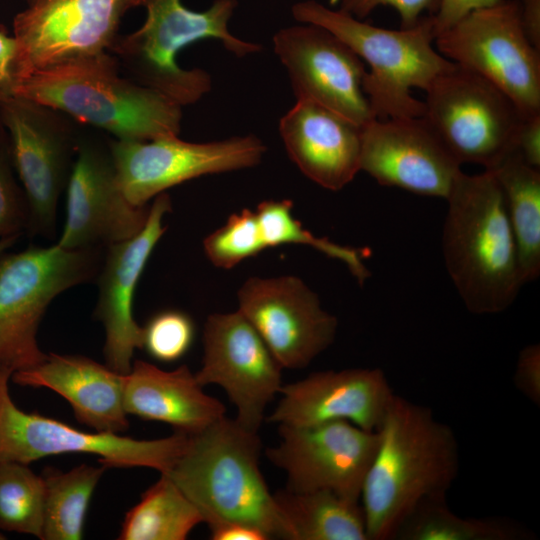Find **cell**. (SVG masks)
I'll list each match as a JSON object with an SVG mask.
<instances>
[{
	"label": "cell",
	"mask_w": 540,
	"mask_h": 540,
	"mask_svg": "<svg viewBox=\"0 0 540 540\" xmlns=\"http://www.w3.org/2000/svg\"><path fill=\"white\" fill-rule=\"evenodd\" d=\"M11 377L19 385L58 393L78 421L96 432L118 434L129 427L123 402L125 375L107 365L84 356L49 353L38 365Z\"/></svg>",
	"instance_id": "obj_23"
},
{
	"label": "cell",
	"mask_w": 540,
	"mask_h": 540,
	"mask_svg": "<svg viewBox=\"0 0 540 540\" xmlns=\"http://www.w3.org/2000/svg\"><path fill=\"white\" fill-rule=\"evenodd\" d=\"M266 146L254 135L206 143L166 135L146 141L117 140L110 153L117 183L135 206L185 181L258 165Z\"/></svg>",
	"instance_id": "obj_11"
},
{
	"label": "cell",
	"mask_w": 540,
	"mask_h": 540,
	"mask_svg": "<svg viewBox=\"0 0 540 540\" xmlns=\"http://www.w3.org/2000/svg\"><path fill=\"white\" fill-rule=\"evenodd\" d=\"M106 468L81 464L67 472L54 468L43 471V540L83 538L87 509Z\"/></svg>",
	"instance_id": "obj_28"
},
{
	"label": "cell",
	"mask_w": 540,
	"mask_h": 540,
	"mask_svg": "<svg viewBox=\"0 0 540 540\" xmlns=\"http://www.w3.org/2000/svg\"><path fill=\"white\" fill-rule=\"evenodd\" d=\"M99 248L32 246L0 255V371L15 373L47 356L37 332L52 300L89 281L99 267Z\"/></svg>",
	"instance_id": "obj_7"
},
{
	"label": "cell",
	"mask_w": 540,
	"mask_h": 540,
	"mask_svg": "<svg viewBox=\"0 0 540 540\" xmlns=\"http://www.w3.org/2000/svg\"><path fill=\"white\" fill-rule=\"evenodd\" d=\"M275 500L295 540H368L360 501L333 491L280 489Z\"/></svg>",
	"instance_id": "obj_25"
},
{
	"label": "cell",
	"mask_w": 540,
	"mask_h": 540,
	"mask_svg": "<svg viewBox=\"0 0 540 540\" xmlns=\"http://www.w3.org/2000/svg\"><path fill=\"white\" fill-rule=\"evenodd\" d=\"M280 394L267 422L312 426L345 420L368 431L379 428L396 395L379 368L315 372L283 384Z\"/></svg>",
	"instance_id": "obj_21"
},
{
	"label": "cell",
	"mask_w": 540,
	"mask_h": 540,
	"mask_svg": "<svg viewBox=\"0 0 540 540\" xmlns=\"http://www.w3.org/2000/svg\"><path fill=\"white\" fill-rule=\"evenodd\" d=\"M13 169L7 135L0 134V239L20 236L28 226L27 201Z\"/></svg>",
	"instance_id": "obj_34"
},
{
	"label": "cell",
	"mask_w": 540,
	"mask_h": 540,
	"mask_svg": "<svg viewBox=\"0 0 540 540\" xmlns=\"http://www.w3.org/2000/svg\"><path fill=\"white\" fill-rule=\"evenodd\" d=\"M279 133L290 159L325 189L341 190L360 171L361 127L326 107L297 100Z\"/></svg>",
	"instance_id": "obj_22"
},
{
	"label": "cell",
	"mask_w": 540,
	"mask_h": 540,
	"mask_svg": "<svg viewBox=\"0 0 540 540\" xmlns=\"http://www.w3.org/2000/svg\"><path fill=\"white\" fill-rule=\"evenodd\" d=\"M14 169L22 185L33 234L55 233L57 205L71 157V139L52 109L15 96L0 106Z\"/></svg>",
	"instance_id": "obj_16"
},
{
	"label": "cell",
	"mask_w": 540,
	"mask_h": 540,
	"mask_svg": "<svg viewBox=\"0 0 540 540\" xmlns=\"http://www.w3.org/2000/svg\"><path fill=\"white\" fill-rule=\"evenodd\" d=\"M291 13L298 22L327 29L368 64L363 90L376 119L421 117L424 103L411 95V89L426 90L455 64L432 47V15L413 27L390 30L315 0L295 3Z\"/></svg>",
	"instance_id": "obj_5"
},
{
	"label": "cell",
	"mask_w": 540,
	"mask_h": 540,
	"mask_svg": "<svg viewBox=\"0 0 540 540\" xmlns=\"http://www.w3.org/2000/svg\"><path fill=\"white\" fill-rule=\"evenodd\" d=\"M207 258L216 267L230 269L267 248L256 215L249 209L234 213L203 241Z\"/></svg>",
	"instance_id": "obj_32"
},
{
	"label": "cell",
	"mask_w": 540,
	"mask_h": 540,
	"mask_svg": "<svg viewBox=\"0 0 540 540\" xmlns=\"http://www.w3.org/2000/svg\"><path fill=\"white\" fill-rule=\"evenodd\" d=\"M376 431L379 445L360 502L368 540H388L418 507L446 500L460 451L453 429L431 408L398 395Z\"/></svg>",
	"instance_id": "obj_1"
},
{
	"label": "cell",
	"mask_w": 540,
	"mask_h": 540,
	"mask_svg": "<svg viewBox=\"0 0 540 540\" xmlns=\"http://www.w3.org/2000/svg\"><path fill=\"white\" fill-rule=\"evenodd\" d=\"M123 402L127 414L169 424L188 435L226 413L225 405L203 391L188 366L165 371L142 360L134 361L125 375Z\"/></svg>",
	"instance_id": "obj_24"
},
{
	"label": "cell",
	"mask_w": 540,
	"mask_h": 540,
	"mask_svg": "<svg viewBox=\"0 0 540 540\" xmlns=\"http://www.w3.org/2000/svg\"><path fill=\"white\" fill-rule=\"evenodd\" d=\"M439 3L440 0H341L340 10L361 19L379 6H390L399 14L401 28H410L423 17L424 11L434 15Z\"/></svg>",
	"instance_id": "obj_35"
},
{
	"label": "cell",
	"mask_w": 540,
	"mask_h": 540,
	"mask_svg": "<svg viewBox=\"0 0 540 540\" xmlns=\"http://www.w3.org/2000/svg\"><path fill=\"white\" fill-rule=\"evenodd\" d=\"M282 369L239 310L208 316L202 366L195 376L201 386L215 384L225 391L241 427L258 433L268 404L280 393Z\"/></svg>",
	"instance_id": "obj_14"
},
{
	"label": "cell",
	"mask_w": 540,
	"mask_h": 540,
	"mask_svg": "<svg viewBox=\"0 0 540 540\" xmlns=\"http://www.w3.org/2000/svg\"><path fill=\"white\" fill-rule=\"evenodd\" d=\"M237 0H214L204 11L186 8L181 0H134L133 7L146 10L144 24L116 39L110 51L120 59L135 82L154 89L179 105L195 103L211 89V77L203 69H183L176 55L186 46L217 39L237 57L261 51L258 43L244 41L229 31Z\"/></svg>",
	"instance_id": "obj_6"
},
{
	"label": "cell",
	"mask_w": 540,
	"mask_h": 540,
	"mask_svg": "<svg viewBox=\"0 0 540 540\" xmlns=\"http://www.w3.org/2000/svg\"><path fill=\"white\" fill-rule=\"evenodd\" d=\"M460 166L422 116L361 127L360 170L383 186L446 199Z\"/></svg>",
	"instance_id": "obj_18"
},
{
	"label": "cell",
	"mask_w": 540,
	"mask_h": 540,
	"mask_svg": "<svg viewBox=\"0 0 540 540\" xmlns=\"http://www.w3.org/2000/svg\"><path fill=\"white\" fill-rule=\"evenodd\" d=\"M150 206H135L117 183L110 150L83 144L68 178L66 219L56 243L75 250L99 248L139 233Z\"/></svg>",
	"instance_id": "obj_19"
},
{
	"label": "cell",
	"mask_w": 540,
	"mask_h": 540,
	"mask_svg": "<svg viewBox=\"0 0 540 540\" xmlns=\"http://www.w3.org/2000/svg\"><path fill=\"white\" fill-rule=\"evenodd\" d=\"M194 338L191 318L176 310L155 315L143 327V346L149 355L162 362L181 358L190 348Z\"/></svg>",
	"instance_id": "obj_33"
},
{
	"label": "cell",
	"mask_w": 540,
	"mask_h": 540,
	"mask_svg": "<svg viewBox=\"0 0 540 540\" xmlns=\"http://www.w3.org/2000/svg\"><path fill=\"white\" fill-rule=\"evenodd\" d=\"M527 533L495 518H468L452 512L446 500L431 501L414 510L397 530L400 540H519Z\"/></svg>",
	"instance_id": "obj_29"
},
{
	"label": "cell",
	"mask_w": 540,
	"mask_h": 540,
	"mask_svg": "<svg viewBox=\"0 0 540 540\" xmlns=\"http://www.w3.org/2000/svg\"><path fill=\"white\" fill-rule=\"evenodd\" d=\"M425 91L422 117L460 164L475 163L489 170L516 149L523 116L485 78L454 64Z\"/></svg>",
	"instance_id": "obj_9"
},
{
	"label": "cell",
	"mask_w": 540,
	"mask_h": 540,
	"mask_svg": "<svg viewBox=\"0 0 540 540\" xmlns=\"http://www.w3.org/2000/svg\"><path fill=\"white\" fill-rule=\"evenodd\" d=\"M516 150L529 165L540 169V114L522 119Z\"/></svg>",
	"instance_id": "obj_39"
},
{
	"label": "cell",
	"mask_w": 540,
	"mask_h": 540,
	"mask_svg": "<svg viewBox=\"0 0 540 540\" xmlns=\"http://www.w3.org/2000/svg\"><path fill=\"white\" fill-rule=\"evenodd\" d=\"M4 539L3 535L0 533V540Z\"/></svg>",
	"instance_id": "obj_44"
},
{
	"label": "cell",
	"mask_w": 540,
	"mask_h": 540,
	"mask_svg": "<svg viewBox=\"0 0 540 540\" xmlns=\"http://www.w3.org/2000/svg\"><path fill=\"white\" fill-rule=\"evenodd\" d=\"M524 29L533 45L540 50V0H519Z\"/></svg>",
	"instance_id": "obj_41"
},
{
	"label": "cell",
	"mask_w": 540,
	"mask_h": 540,
	"mask_svg": "<svg viewBox=\"0 0 540 540\" xmlns=\"http://www.w3.org/2000/svg\"><path fill=\"white\" fill-rule=\"evenodd\" d=\"M447 272L473 314L505 311L525 284L502 188L491 170L461 172L446 198Z\"/></svg>",
	"instance_id": "obj_2"
},
{
	"label": "cell",
	"mask_w": 540,
	"mask_h": 540,
	"mask_svg": "<svg viewBox=\"0 0 540 540\" xmlns=\"http://www.w3.org/2000/svg\"><path fill=\"white\" fill-rule=\"evenodd\" d=\"M303 24L273 37L297 100L317 103L360 127L376 119L363 90V61L327 29Z\"/></svg>",
	"instance_id": "obj_17"
},
{
	"label": "cell",
	"mask_w": 540,
	"mask_h": 540,
	"mask_svg": "<svg viewBox=\"0 0 540 540\" xmlns=\"http://www.w3.org/2000/svg\"><path fill=\"white\" fill-rule=\"evenodd\" d=\"M212 540H268L259 529L237 522H222L209 526Z\"/></svg>",
	"instance_id": "obj_40"
},
{
	"label": "cell",
	"mask_w": 540,
	"mask_h": 540,
	"mask_svg": "<svg viewBox=\"0 0 540 540\" xmlns=\"http://www.w3.org/2000/svg\"><path fill=\"white\" fill-rule=\"evenodd\" d=\"M292 207V202L287 199L267 200L258 205L256 215L267 248L282 244L312 247L344 263L357 281L363 284L370 276L364 264L366 253L362 249L343 246L313 235L293 216Z\"/></svg>",
	"instance_id": "obj_30"
},
{
	"label": "cell",
	"mask_w": 540,
	"mask_h": 540,
	"mask_svg": "<svg viewBox=\"0 0 540 540\" xmlns=\"http://www.w3.org/2000/svg\"><path fill=\"white\" fill-rule=\"evenodd\" d=\"M134 0H37L13 20L19 82L32 73L110 51Z\"/></svg>",
	"instance_id": "obj_12"
},
{
	"label": "cell",
	"mask_w": 540,
	"mask_h": 540,
	"mask_svg": "<svg viewBox=\"0 0 540 540\" xmlns=\"http://www.w3.org/2000/svg\"><path fill=\"white\" fill-rule=\"evenodd\" d=\"M501 0H440L432 15L435 37L447 30L469 12L499 3Z\"/></svg>",
	"instance_id": "obj_38"
},
{
	"label": "cell",
	"mask_w": 540,
	"mask_h": 540,
	"mask_svg": "<svg viewBox=\"0 0 540 540\" xmlns=\"http://www.w3.org/2000/svg\"><path fill=\"white\" fill-rule=\"evenodd\" d=\"M44 484L27 464L0 462V530L42 539Z\"/></svg>",
	"instance_id": "obj_31"
},
{
	"label": "cell",
	"mask_w": 540,
	"mask_h": 540,
	"mask_svg": "<svg viewBox=\"0 0 540 540\" xmlns=\"http://www.w3.org/2000/svg\"><path fill=\"white\" fill-rule=\"evenodd\" d=\"M280 441L265 451L295 492L333 491L360 501L363 483L379 445L378 431L345 420L312 426L278 425Z\"/></svg>",
	"instance_id": "obj_13"
},
{
	"label": "cell",
	"mask_w": 540,
	"mask_h": 540,
	"mask_svg": "<svg viewBox=\"0 0 540 540\" xmlns=\"http://www.w3.org/2000/svg\"><path fill=\"white\" fill-rule=\"evenodd\" d=\"M26 1L28 2V5H30V4L34 3L35 1H37V0H26Z\"/></svg>",
	"instance_id": "obj_43"
},
{
	"label": "cell",
	"mask_w": 540,
	"mask_h": 540,
	"mask_svg": "<svg viewBox=\"0 0 540 540\" xmlns=\"http://www.w3.org/2000/svg\"><path fill=\"white\" fill-rule=\"evenodd\" d=\"M16 39L0 30V106L16 96L19 84Z\"/></svg>",
	"instance_id": "obj_37"
},
{
	"label": "cell",
	"mask_w": 540,
	"mask_h": 540,
	"mask_svg": "<svg viewBox=\"0 0 540 540\" xmlns=\"http://www.w3.org/2000/svg\"><path fill=\"white\" fill-rule=\"evenodd\" d=\"M238 304L283 369L307 367L335 340L337 318L298 277H251Z\"/></svg>",
	"instance_id": "obj_15"
},
{
	"label": "cell",
	"mask_w": 540,
	"mask_h": 540,
	"mask_svg": "<svg viewBox=\"0 0 540 540\" xmlns=\"http://www.w3.org/2000/svg\"><path fill=\"white\" fill-rule=\"evenodd\" d=\"M0 371V462L29 464L64 453H89L106 467H147L167 473L184 451L189 435L176 431L154 440L115 433H87L61 421L20 410L12 401L8 381Z\"/></svg>",
	"instance_id": "obj_10"
},
{
	"label": "cell",
	"mask_w": 540,
	"mask_h": 540,
	"mask_svg": "<svg viewBox=\"0 0 540 540\" xmlns=\"http://www.w3.org/2000/svg\"><path fill=\"white\" fill-rule=\"evenodd\" d=\"M434 41L442 56L507 95L523 118L540 114V50L526 34L519 0L473 10Z\"/></svg>",
	"instance_id": "obj_8"
},
{
	"label": "cell",
	"mask_w": 540,
	"mask_h": 540,
	"mask_svg": "<svg viewBox=\"0 0 540 540\" xmlns=\"http://www.w3.org/2000/svg\"><path fill=\"white\" fill-rule=\"evenodd\" d=\"M491 170L504 194L524 282L540 273V169L515 149Z\"/></svg>",
	"instance_id": "obj_26"
},
{
	"label": "cell",
	"mask_w": 540,
	"mask_h": 540,
	"mask_svg": "<svg viewBox=\"0 0 540 540\" xmlns=\"http://www.w3.org/2000/svg\"><path fill=\"white\" fill-rule=\"evenodd\" d=\"M204 519L172 479L161 473L126 514L120 540H184Z\"/></svg>",
	"instance_id": "obj_27"
},
{
	"label": "cell",
	"mask_w": 540,
	"mask_h": 540,
	"mask_svg": "<svg viewBox=\"0 0 540 540\" xmlns=\"http://www.w3.org/2000/svg\"><path fill=\"white\" fill-rule=\"evenodd\" d=\"M514 385L528 400L540 404V346L531 344L518 356L513 377Z\"/></svg>",
	"instance_id": "obj_36"
},
{
	"label": "cell",
	"mask_w": 540,
	"mask_h": 540,
	"mask_svg": "<svg viewBox=\"0 0 540 540\" xmlns=\"http://www.w3.org/2000/svg\"><path fill=\"white\" fill-rule=\"evenodd\" d=\"M258 433L234 419L220 418L189 435L167 474L198 508L208 526L237 522L255 527L269 539L295 540L259 467Z\"/></svg>",
	"instance_id": "obj_3"
},
{
	"label": "cell",
	"mask_w": 540,
	"mask_h": 540,
	"mask_svg": "<svg viewBox=\"0 0 540 540\" xmlns=\"http://www.w3.org/2000/svg\"><path fill=\"white\" fill-rule=\"evenodd\" d=\"M16 96L102 128L117 140L146 141L178 135L182 106L119 73L108 52L36 71Z\"/></svg>",
	"instance_id": "obj_4"
},
{
	"label": "cell",
	"mask_w": 540,
	"mask_h": 540,
	"mask_svg": "<svg viewBox=\"0 0 540 540\" xmlns=\"http://www.w3.org/2000/svg\"><path fill=\"white\" fill-rule=\"evenodd\" d=\"M171 211L166 193L154 198L142 230L135 236L107 246L99 276L95 317L105 329L106 365L126 375L136 349L143 346V328L133 316L137 283L157 242L165 232L163 219Z\"/></svg>",
	"instance_id": "obj_20"
},
{
	"label": "cell",
	"mask_w": 540,
	"mask_h": 540,
	"mask_svg": "<svg viewBox=\"0 0 540 540\" xmlns=\"http://www.w3.org/2000/svg\"><path fill=\"white\" fill-rule=\"evenodd\" d=\"M19 236H9L0 239V255L9 249Z\"/></svg>",
	"instance_id": "obj_42"
}]
</instances>
